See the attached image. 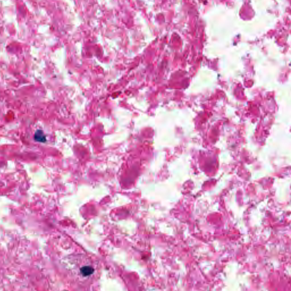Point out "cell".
Returning a JSON list of instances; mask_svg holds the SVG:
<instances>
[{
  "instance_id": "1",
  "label": "cell",
  "mask_w": 291,
  "mask_h": 291,
  "mask_svg": "<svg viewBox=\"0 0 291 291\" xmlns=\"http://www.w3.org/2000/svg\"><path fill=\"white\" fill-rule=\"evenodd\" d=\"M80 272H81V275L83 276L87 277V276H89L92 275L93 273L94 272V269L92 266H86L84 267H83L81 269Z\"/></svg>"
},
{
  "instance_id": "2",
  "label": "cell",
  "mask_w": 291,
  "mask_h": 291,
  "mask_svg": "<svg viewBox=\"0 0 291 291\" xmlns=\"http://www.w3.org/2000/svg\"><path fill=\"white\" fill-rule=\"evenodd\" d=\"M34 138L38 142L43 143L46 141V137L42 130H38L36 131V134L34 135Z\"/></svg>"
}]
</instances>
